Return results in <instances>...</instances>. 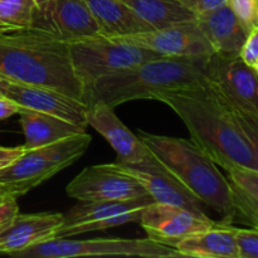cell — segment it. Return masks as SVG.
I'll list each match as a JSON object with an SVG mask.
<instances>
[{
  "mask_svg": "<svg viewBox=\"0 0 258 258\" xmlns=\"http://www.w3.org/2000/svg\"><path fill=\"white\" fill-rule=\"evenodd\" d=\"M154 100L168 105L190 133V140L214 163L229 170H258V122L232 107L208 83L161 91Z\"/></svg>",
  "mask_w": 258,
  "mask_h": 258,
  "instance_id": "obj_1",
  "label": "cell"
},
{
  "mask_svg": "<svg viewBox=\"0 0 258 258\" xmlns=\"http://www.w3.org/2000/svg\"><path fill=\"white\" fill-rule=\"evenodd\" d=\"M0 75L13 82L40 86L85 102V86L73 71L68 43L49 27L0 32Z\"/></svg>",
  "mask_w": 258,
  "mask_h": 258,
  "instance_id": "obj_2",
  "label": "cell"
},
{
  "mask_svg": "<svg viewBox=\"0 0 258 258\" xmlns=\"http://www.w3.org/2000/svg\"><path fill=\"white\" fill-rule=\"evenodd\" d=\"M208 58L159 57L102 76L85 86V103L117 107L134 100H154L161 91L206 85Z\"/></svg>",
  "mask_w": 258,
  "mask_h": 258,
  "instance_id": "obj_3",
  "label": "cell"
},
{
  "mask_svg": "<svg viewBox=\"0 0 258 258\" xmlns=\"http://www.w3.org/2000/svg\"><path fill=\"white\" fill-rule=\"evenodd\" d=\"M148 150L173 174L202 204L222 216V221L233 223L234 209L227 178L218 165L191 140L154 135L139 131Z\"/></svg>",
  "mask_w": 258,
  "mask_h": 258,
  "instance_id": "obj_4",
  "label": "cell"
},
{
  "mask_svg": "<svg viewBox=\"0 0 258 258\" xmlns=\"http://www.w3.org/2000/svg\"><path fill=\"white\" fill-rule=\"evenodd\" d=\"M90 144L91 136L86 131L49 145L24 150L10 165L0 170V185L13 197L20 198L75 164Z\"/></svg>",
  "mask_w": 258,
  "mask_h": 258,
  "instance_id": "obj_5",
  "label": "cell"
},
{
  "mask_svg": "<svg viewBox=\"0 0 258 258\" xmlns=\"http://www.w3.org/2000/svg\"><path fill=\"white\" fill-rule=\"evenodd\" d=\"M67 43L73 71L83 86L102 76L159 57L156 53L127 40L103 34L68 40Z\"/></svg>",
  "mask_w": 258,
  "mask_h": 258,
  "instance_id": "obj_6",
  "label": "cell"
},
{
  "mask_svg": "<svg viewBox=\"0 0 258 258\" xmlns=\"http://www.w3.org/2000/svg\"><path fill=\"white\" fill-rule=\"evenodd\" d=\"M91 256H125L145 258L179 257L176 249L150 238H53L14 253L15 258H73Z\"/></svg>",
  "mask_w": 258,
  "mask_h": 258,
  "instance_id": "obj_7",
  "label": "cell"
},
{
  "mask_svg": "<svg viewBox=\"0 0 258 258\" xmlns=\"http://www.w3.org/2000/svg\"><path fill=\"white\" fill-rule=\"evenodd\" d=\"M206 77L207 83L226 102L258 122V73L238 54L213 53L207 59Z\"/></svg>",
  "mask_w": 258,
  "mask_h": 258,
  "instance_id": "obj_8",
  "label": "cell"
},
{
  "mask_svg": "<svg viewBox=\"0 0 258 258\" xmlns=\"http://www.w3.org/2000/svg\"><path fill=\"white\" fill-rule=\"evenodd\" d=\"M154 199L150 196L125 201L81 202L66 214L57 237L70 238L95 231H105L112 227L140 221L144 209Z\"/></svg>",
  "mask_w": 258,
  "mask_h": 258,
  "instance_id": "obj_9",
  "label": "cell"
},
{
  "mask_svg": "<svg viewBox=\"0 0 258 258\" xmlns=\"http://www.w3.org/2000/svg\"><path fill=\"white\" fill-rule=\"evenodd\" d=\"M66 193L78 202L125 201L149 196L133 175L113 163L85 168L68 184Z\"/></svg>",
  "mask_w": 258,
  "mask_h": 258,
  "instance_id": "obj_10",
  "label": "cell"
},
{
  "mask_svg": "<svg viewBox=\"0 0 258 258\" xmlns=\"http://www.w3.org/2000/svg\"><path fill=\"white\" fill-rule=\"evenodd\" d=\"M139 222L148 238L174 249L184 238L214 223L207 214L158 202H153L144 209Z\"/></svg>",
  "mask_w": 258,
  "mask_h": 258,
  "instance_id": "obj_11",
  "label": "cell"
},
{
  "mask_svg": "<svg viewBox=\"0 0 258 258\" xmlns=\"http://www.w3.org/2000/svg\"><path fill=\"white\" fill-rule=\"evenodd\" d=\"M118 38L161 57L209 58L214 53L196 20Z\"/></svg>",
  "mask_w": 258,
  "mask_h": 258,
  "instance_id": "obj_12",
  "label": "cell"
},
{
  "mask_svg": "<svg viewBox=\"0 0 258 258\" xmlns=\"http://www.w3.org/2000/svg\"><path fill=\"white\" fill-rule=\"evenodd\" d=\"M117 168L133 175L145 188L154 202L183 207L198 214H206L202 203L160 164L150 153L146 160L136 164H122L115 161Z\"/></svg>",
  "mask_w": 258,
  "mask_h": 258,
  "instance_id": "obj_13",
  "label": "cell"
},
{
  "mask_svg": "<svg viewBox=\"0 0 258 258\" xmlns=\"http://www.w3.org/2000/svg\"><path fill=\"white\" fill-rule=\"evenodd\" d=\"M3 95L14 101L19 107L57 116L85 128L88 126L86 103L58 91L12 81Z\"/></svg>",
  "mask_w": 258,
  "mask_h": 258,
  "instance_id": "obj_14",
  "label": "cell"
},
{
  "mask_svg": "<svg viewBox=\"0 0 258 258\" xmlns=\"http://www.w3.org/2000/svg\"><path fill=\"white\" fill-rule=\"evenodd\" d=\"M87 125L107 140L117 154V163L136 164L150 156L141 139L133 133L115 113V108L102 102L92 103L86 112Z\"/></svg>",
  "mask_w": 258,
  "mask_h": 258,
  "instance_id": "obj_15",
  "label": "cell"
},
{
  "mask_svg": "<svg viewBox=\"0 0 258 258\" xmlns=\"http://www.w3.org/2000/svg\"><path fill=\"white\" fill-rule=\"evenodd\" d=\"M62 223L63 214L58 212L18 213L0 234V254L13 256L38 243L57 238Z\"/></svg>",
  "mask_w": 258,
  "mask_h": 258,
  "instance_id": "obj_16",
  "label": "cell"
},
{
  "mask_svg": "<svg viewBox=\"0 0 258 258\" xmlns=\"http://www.w3.org/2000/svg\"><path fill=\"white\" fill-rule=\"evenodd\" d=\"M35 25L49 27L66 42L100 34L86 0H50L47 12Z\"/></svg>",
  "mask_w": 258,
  "mask_h": 258,
  "instance_id": "obj_17",
  "label": "cell"
},
{
  "mask_svg": "<svg viewBox=\"0 0 258 258\" xmlns=\"http://www.w3.org/2000/svg\"><path fill=\"white\" fill-rule=\"evenodd\" d=\"M196 22L214 53L219 54H238L249 32L234 15L228 4L197 15Z\"/></svg>",
  "mask_w": 258,
  "mask_h": 258,
  "instance_id": "obj_18",
  "label": "cell"
},
{
  "mask_svg": "<svg viewBox=\"0 0 258 258\" xmlns=\"http://www.w3.org/2000/svg\"><path fill=\"white\" fill-rule=\"evenodd\" d=\"M236 227L228 222H214L203 231L190 234L176 244L179 257L197 258H238L236 241Z\"/></svg>",
  "mask_w": 258,
  "mask_h": 258,
  "instance_id": "obj_19",
  "label": "cell"
},
{
  "mask_svg": "<svg viewBox=\"0 0 258 258\" xmlns=\"http://www.w3.org/2000/svg\"><path fill=\"white\" fill-rule=\"evenodd\" d=\"M18 115L25 138L24 150L49 145L70 136L86 133L85 127L71 121L29 108L20 107Z\"/></svg>",
  "mask_w": 258,
  "mask_h": 258,
  "instance_id": "obj_20",
  "label": "cell"
},
{
  "mask_svg": "<svg viewBox=\"0 0 258 258\" xmlns=\"http://www.w3.org/2000/svg\"><path fill=\"white\" fill-rule=\"evenodd\" d=\"M100 34L107 37H127L154 30L122 0H86Z\"/></svg>",
  "mask_w": 258,
  "mask_h": 258,
  "instance_id": "obj_21",
  "label": "cell"
},
{
  "mask_svg": "<svg viewBox=\"0 0 258 258\" xmlns=\"http://www.w3.org/2000/svg\"><path fill=\"white\" fill-rule=\"evenodd\" d=\"M227 173L234 221L258 228V170L233 166Z\"/></svg>",
  "mask_w": 258,
  "mask_h": 258,
  "instance_id": "obj_22",
  "label": "cell"
},
{
  "mask_svg": "<svg viewBox=\"0 0 258 258\" xmlns=\"http://www.w3.org/2000/svg\"><path fill=\"white\" fill-rule=\"evenodd\" d=\"M154 30L196 20L181 0H122Z\"/></svg>",
  "mask_w": 258,
  "mask_h": 258,
  "instance_id": "obj_23",
  "label": "cell"
},
{
  "mask_svg": "<svg viewBox=\"0 0 258 258\" xmlns=\"http://www.w3.org/2000/svg\"><path fill=\"white\" fill-rule=\"evenodd\" d=\"M38 13L34 0H0V25L4 30L32 27Z\"/></svg>",
  "mask_w": 258,
  "mask_h": 258,
  "instance_id": "obj_24",
  "label": "cell"
},
{
  "mask_svg": "<svg viewBox=\"0 0 258 258\" xmlns=\"http://www.w3.org/2000/svg\"><path fill=\"white\" fill-rule=\"evenodd\" d=\"M238 258H258V229L236 228L234 231Z\"/></svg>",
  "mask_w": 258,
  "mask_h": 258,
  "instance_id": "obj_25",
  "label": "cell"
},
{
  "mask_svg": "<svg viewBox=\"0 0 258 258\" xmlns=\"http://www.w3.org/2000/svg\"><path fill=\"white\" fill-rule=\"evenodd\" d=\"M227 4L247 29L258 25V0H228Z\"/></svg>",
  "mask_w": 258,
  "mask_h": 258,
  "instance_id": "obj_26",
  "label": "cell"
},
{
  "mask_svg": "<svg viewBox=\"0 0 258 258\" xmlns=\"http://www.w3.org/2000/svg\"><path fill=\"white\" fill-rule=\"evenodd\" d=\"M238 55L253 72L258 73V25L249 29Z\"/></svg>",
  "mask_w": 258,
  "mask_h": 258,
  "instance_id": "obj_27",
  "label": "cell"
},
{
  "mask_svg": "<svg viewBox=\"0 0 258 258\" xmlns=\"http://www.w3.org/2000/svg\"><path fill=\"white\" fill-rule=\"evenodd\" d=\"M18 213H19V206L15 197H8L0 202V234L10 226Z\"/></svg>",
  "mask_w": 258,
  "mask_h": 258,
  "instance_id": "obj_28",
  "label": "cell"
},
{
  "mask_svg": "<svg viewBox=\"0 0 258 258\" xmlns=\"http://www.w3.org/2000/svg\"><path fill=\"white\" fill-rule=\"evenodd\" d=\"M181 2H183V4L186 5L197 17V15L211 12V10L217 9V8L227 4L228 0H181Z\"/></svg>",
  "mask_w": 258,
  "mask_h": 258,
  "instance_id": "obj_29",
  "label": "cell"
},
{
  "mask_svg": "<svg viewBox=\"0 0 258 258\" xmlns=\"http://www.w3.org/2000/svg\"><path fill=\"white\" fill-rule=\"evenodd\" d=\"M23 151H24L23 145L17 146V148H4V146H0V170L10 165L18 156L22 155Z\"/></svg>",
  "mask_w": 258,
  "mask_h": 258,
  "instance_id": "obj_30",
  "label": "cell"
},
{
  "mask_svg": "<svg viewBox=\"0 0 258 258\" xmlns=\"http://www.w3.org/2000/svg\"><path fill=\"white\" fill-rule=\"evenodd\" d=\"M19 106L5 96H0V121L7 120L19 112Z\"/></svg>",
  "mask_w": 258,
  "mask_h": 258,
  "instance_id": "obj_31",
  "label": "cell"
},
{
  "mask_svg": "<svg viewBox=\"0 0 258 258\" xmlns=\"http://www.w3.org/2000/svg\"><path fill=\"white\" fill-rule=\"evenodd\" d=\"M35 2V4H37V7H38V17H37V20H35V23L38 22V20L40 19V18L43 17V15H44V13L47 12V8H48V5H49V3H50V0H34Z\"/></svg>",
  "mask_w": 258,
  "mask_h": 258,
  "instance_id": "obj_32",
  "label": "cell"
},
{
  "mask_svg": "<svg viewBox=\"0 0 258 258\" xmlns=\"http://www.w3.org/2000/svg\"><path fill=\"white\" fill-rule=\"evenodd\" d=\"M10 82H12V81L8 80L7 77H4V76L0 75V96H4L3 93H4L5 87H7Z\"/></svg>",
  "mask_w": 258,
  "mask_h": 258,
  "instance_id": "obj_33",
  "label": "cell"
},
{
  "mask_svg": "<svg viewBox=\"0 0 258 258\" xmlns=\"http://www.w3.org/2000/svg\"><path fill=\"white\" fill-rule=\"evenodd\" d=\"M8 197H13V196L9 193V191L7 190V189L4 188V186L0 185V202L4 201V199L8 198ZM17 199H18V198H17Z\"/></svg>",
  "mask_w": 258,
  "mask_h": 258,
  "instance_id": "obj_34",
  "label": "cell"
},
{
  "mask_svg": "<svg viewBox=\"0 0 258 258\" xmlns=\"http://www.w3.org/2000/svg\"><path fill=\"white\" fill-rule=\"evenodd\" d=\"M2 30H4V29H3V27H2V25H0V32H2Z\"/></svg>",
  "mask_w": 258,
  "mask_h": 258,
  "instance_id": "obj_35",
  "label": "cell"
}]
</instances>
